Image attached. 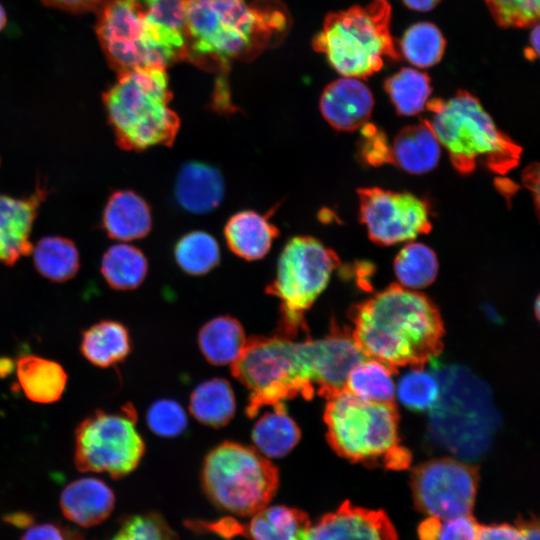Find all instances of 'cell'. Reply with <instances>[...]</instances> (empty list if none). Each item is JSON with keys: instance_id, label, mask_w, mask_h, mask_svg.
Instances as JSON below:
<instances>
[{"instance_id": "41", "label": "cell", "mask_w": 540, "mask_h": 540, "mask_svg": "<svg viewBox=\"0 0 540 540\" xmlns=\"http://www.w3.org/2000/svg\"><path fill=\"white\" fill-rule=\"evenodd\" d=\"M20 540H85V537L78 529L58 522H46L29 526Z\"/></svg>"}, {"instance_id": "51", "label": "cell", "mask_w": 540, "mask_h": 540, "mask_svg": "<svg viewBox=\"0 0 540 540\" xmlns=\"http://www.w3.org/2000/svg\"><path fill=\"white\" fill-rule=\"evenodd\" d=\"M7 22V15L4 7L0 4V32L3 30Z\"/></svg>"}, {"instance_id": "16", "label": "cell", "mask_w": 540, "mask_h": 540, "mask_svg": "<svg viewBox=\"0 0 540 540\" xmlns=\"http://www.w3.org/2000/svg\"><path fill=\"white\" fill-rule=\"evenodd\" d=\"M295 540H398V534L383 510L345 501L315 523L310 521Z\"/></svg>"}, {"instance_id": "7", "label": "cell", "mask_w": 540, "mask_h": 540, "mask_svg": "<svg viewBox=\"0 0 540 540\" xmlns=\"http://www.w3.org/2000/svg\"><path fill=\"white\" fill-rule=\"evenodd\" d=\"M440 394L431 408L429 431L442 447L475 459L489 447L499 417L487 386L458 366H435Z\"/></svg>"}, {"instance_id": "32", "label": "cell", "mask_w": 540, "mask_h": 540, "mask_svg": "<svg viewBox=\"0 0 540 540\" xmlns=\"http://www.w3.org/2000/svg\"><path fill=\"white\" fill-rule=\"evenodd\" d=\"M384 89L397 113L404 116L421 113L432 92L429 76L413 68H402L387 78Z\"/></svg>"}, {"instance_id": "43", "label": "cell", "mask_w": 540, "mask_h": 540, "mask_svg": "<svg viewBox=\"0 0 540 540\" xmlns=\"http://www.w3.org/2000/svg\"><path fill=\"white\" fill-rule=\"evenodd\" d=\"M478 540H525L518 526L507 523L480 527Z\"/></svg>"}, {"instance_id": "26", "label": "cell", "mask_w": 540, "mask_h": 540, "mask_svg": "<svg viewBox=\"0 0 540 540\" xmlns=\"http://www.w3.org/2000/svg\"><path fill=\"white\" fill-rule=\"evenodd\" d=\"M273 410L262 415L252 429V440L262 455L280 458L287 455L298 443L301 432L289 416L283 402L276 403Z\"/></svg>"}, {"instance_id": "24", "label": "cell", "mask_w": 540, "mask_h": 540, "mask_svg": "<svg viewBox=\"0 0 540 540\" xmlns=\"http://www.w3.org/2000/svg\"><path fill=\"white\" fill-rule=\"evenodd\" d=\"M15 369L22 392L32 402L51 404L65 391L68 375L56 361L25 354L17 359Z\"/></svg>"}, {"instance_id": "20", "label": "cell", "mask_w": 540, "mask_h": 540, "mask_svg": "<svg viewBox=\"0 0 540 540\" xmlns=\"http://www.w3.org/2000/svg\"><path fill=\"white\" fill-rule=\"evenodd\" d=\"M175 195L180 206L191 213L210 212L223 199V177L218 169L209 164L187 162L177 176Z\"/></svg>"}, {"instance_id": "27", "label": "cell", "mask_w": 540, "mask_h": 540, "mask_svg": "<svg viewBox=\"0 0 540 540\" xmlns=\"http://www.w3.org/2000/svg\"><path fill=\"white\" fill-rule=\"evenodd\" d=\"M246 342L242 325L230 316L210 320L198 334L202 354L215 365H232L242 354Z\"/></svg>"}, {"instance_id": "44", "label": "cell", "mask_w": 540, "mask_h": 540, "mask_svg": "<svg viewBox=\"0 0 540 540\" xmlns=\"http://www.w3.org/2000/svg\"><path fill=\"white\" fill-rule=\"evenodd\" d=\"M41 2L47 7L72 14H82L97 11L104 0H41Z\"/></svg>"}, {"instance_id": "28", "label": "cell", "mask_w": 540, "mask_h": 540, "mask_svg": "<svg viewBox=\"0 0 540 540\" xmlns=\"http://www.w3.org/2000/svg\"><path fill=\"white\" fill-rule=\"evenodd\" d=\"M190 412L203 424L220 427L233 417L236 402L228 381L213 378L199 384L190 396Z\"/></svg>"}, {"instance_id": "19", "label": "cell", "mask_w": 540, "mask_h": 540, "mask_svg": "<svg viewBox=\"0 0 540 540\" xmlns=\"http://www.w3.org/2000/svg\"><path fill=\"white\" fill-rule=\"evenodd\" d=\"M59 503L66 519L87 528L101 524L111 515L115 494L101 479L83 477L62 490Z\"/></svg>"}, {"instance_id": "6", "label": "cell", "mask_w": 540, "mask_h": 540, "mask_svg": "<svg viewBox=\"0 0 540 540\" xmlns=\"http://www.w3.org/2000/svg\"><path fill=\"white\" fill-rule=\"evenodd\" d=\"M327 400V438L338 455L392 470L409 466L411 453L400 443L399 415L393 402L363 400L345 389Z\"/></svg>"}, {"instance_id": "30", "label": "cell", "mask_w": 540, "mask_h": 540, "mask_svg": "<svg viewBox=\"0 0 540 540\" xmlns=\"http://www.w3.org/2000/svg\"><path fill=\"white\" fill-rule=\"evenodd\" d=\"M344 389L363 400L393 402V369L378 360L363 358L348 373Z\"/></svg>"}, {"instance_id": "31", "label": "cell", "mask_w": 540, "mask_h": 540, "mask_svg": "<svg viewBox=\"0 0 540 540\" xmlns=\"http://www.w3.org/2000/svg\"><path fill=\"white\" fill-rule=\"evenodd\" d=\"M32 249L37 271L48 280L64 282L76 275L79 269V253L69 239L45 237Z\"/></svg>"}, {"instance_id": "35", "label": "cell", "mask_w": 540, "mask_h": 540, "mask_svg": "<svg viewBox=\"0 0 540 540\" xmlns=\"http://www.w3.org/2000/svg\"><path fill=\"white\" fill-rule=\"evenodd\" d=\"M445 47L444 36L438 27L430 22L410 26L400 42L404 57L419 68L437 64L444 54Z\"/></svg>"}, {"instance_id": "40", "label": "cell", "mask_w": 540, "mask_h": 540, "mask_svg": "<svg viewBox=\"0 0 540 540\" xmlns=\"http://www.w3.org/2000/svg\"><path fill=\"white\" fill-rule=\"evenodd\" d=\"M480 527L471 514L445 519L438 540H478Z\"/></svg>"}, {"instance_id": "10", "label": "cell", "mask_w": 540, "mask_h": 540, "mask_svg": "<svg viewBox=\"0 0 540 540\" xmlns=\"http://www.w3.org/2000/svg\"><path fill=\"white\" fill-rule=\"evenodd\" d=\"M233 375L250 391L246 412L254 417L260 408L286 399L314 394L308 384L300 341L275 335L247 339L240 357L231 365Z\"/></svg>"}, {"instance_id": "5", "label": "cell", "mask_w": 540, "mask_h": 540, "mask_svg": "<svg viewBox=\"0 0 540 540\" xmlns=\"http://www.w3.org/2000/svg\"><path fill=\"white\" fill-rule=\"evenodd\" d=\"M426 120L454 168L469 174L478 165L505 175L520 161L521 147L495 125L471 93L459 90L448 100L433 98L426 104Z\"/></svg>"}, {"instance_id": "25", "label": "cell", "mask_w": 540, "mask_h": 540, "mask_svg": "<svg viewBox=\"0 0 540 540\" xmlns=\"http://www.w3.org/2000/svg\"><path fill=\"white\" fill-rule=\"evenodd\" d=\"M130 351V334L118 321L101 320L82 332L80 352L96 367L114 366L122 362Z\"/></svg>"}, {"instance_id": "37", "label": "cell", "mask_w": 540, "mask_h": 540, "mask_svg": "<svg viewBox=\"0 0 540 540\" xmlns=\"http://www.w3.org/2000/svg\"><path fill=\"white\" fill-rule=\"evenodd\" d=\"M109 540H178V537L160 513L145 512L123 518Z\"/></svg>"}, {"instance_id": "46", "label": "cell", "mask_w": 540, "mask_h": 540, "mask_svg": "<svg viewBox=\"0 0 540 540\" xmlns=\"http://www.w3.org/2000/svg\"><path fill=\"white\" fill-rule=\"evenodd\" d=\"M517 526L522 531L525 540H539V523L536 518L520 519Z\"/></svg>"}, {"instance_id": "45", "label": "cell", "mask_w": 540, "mask_h": 540, "mask_svg": "<svg viewBox=\"0 0 540 540\" xmlns=\"http://www.w3.org/2000/svg\"><path fill=\"white\" fill-rule=\"evenodd\" d=\"M442 520L437 517L427 516L417 529L419 540H438Z\"/></svg>"}, {"instance_id": "9", "label": "cell", "mask_w": 540, "mask_h": 540, "mask_svg": "<svg viewBox=\"0 0 540 540\" xmlns=\"http://www.w3.org/2000/svg\"><path fill=\"white\" fill-rule=\"evenodd\" d=\"M201 479L215 507L240 517L265 508L279 485L278 469L267 457L235 442H224L209 452Z\"/></svg>"}, {"instance_id": "17", "label": "cell", "mask_w": 540, "mask_h": 540, "mask_svg": "<svg viewBox=\"0 0 540 540\" xmlns=\"http://www.w3.org/2000/svg\"><path fill=\"white\" fill-rule=\"evenodd\" d=\"M373 94L362 81L342 77L323 90L319 107L324 119L338 131H355L363 127L372 114Z\"/></svg>"}, {"instance_id": "14", "label": "cell", "mask_w": 540, "mask_h": 540, "mask_svg": "<svg viewBox=\"0 0 540 540\" xmlns=\"http://www.w3.org/2000/svg\"><path fill=\"white\" fill-rule=\"evenodd\" d=\"M358 197L361 221L379 245L413 240L432 228L427 202L411 193L372 187L359 189Z\"/></svg>"}, {"instance_id": "29", "label": "cell", "mask_w": 540, "mask_h": 540, "mask_svg": "<svg viewBox=\"0 0 540 540\" xmlns=\"http://www.w3.org/2000/svg\"><path fill=\"white\" fill-rule=\"evenodd\" d=\"M148 271V262L141 250L129 244H115L103 255L101 273L107 284L116 290H132L140 286Z\"/></svg>"}, {"instance_id": "34", "label": "cell", "mask_w": 540, "mask_h": 540, "mask_svg": "<svg viewBox=\"0 0 540 540\" xmlns=\"http://www.w3.org/2000/svg\"><path fill=\"white\" fill-rule=\"evenodd\" d=\"M174 257L178 266L191 275H203L220 261V249L216 239L204 231H192L183 235L175 245Z\"/></svg>"}, {"instance_id": "15", "label": "cell", "mask_w": 540, "mask_h": 540, "mask_svg": "<svg viewBox=\"0 0 540 540\" xmlns=\"http://www.w3.org/2000/svg\"><path fill=\"white\" fill-rule=\"evenodd\" d=\"M310 523L306 512L284 505L266 506L242 523L232 517L217 520H188L186 526L197 532H209L225 539L243 536L249 540H295Z\"/></svg>"}, {"instance_id": "39", "label": "cell", "mask_w": 540, "mask_h": 540, "mask_svg": "<svg viewBox=\"0 0 540 540\" xmlns=\"http://www.w3.org/2000/svg\"><path fill=\"white\" fill-rule=\"evenodd\" d=\"M147 424L159 436L174 437L187 427V415L176 401L162 399L148 409Z\"/></svg>"}, {"instance_id": "33", "label": "cell", "mask_w": 540, "mask_h": 540, "mask_svg": "<svg viewBox=\"0 0 540 540\" xmlns=\"http://www.w3.org/2000/svg\"><path fill=\"white\" fill-rule=\"evenodd\" d=\"M438 267L435 252L427 245L416 242L404 246L394 260L399 285L410 290L430 285L436 279Z\"/></svg>"}, {"instance_id": "12", "label": "cell", "mask_w": 540, "mask_h": 540, "mask_svg": "<svg viewBox=\"0 0 540 540\" xmlns=\"http://www.w3.org/2000/svg\"><path fill=\"white\" fill-rule=\"evenodd\" d=\"M145 451L133 409L120 413L97 410L76 428L74 461L83 472L122 478L136 469Z\"/></svg>"}, {"instance_id": "3", "label": "cell", "mask_w": 540, "mask_h": 540, "mask_svg": "<svg viewBox=\"0 0 540 540\" xmlns=\"http://www.w3.org/2000/svg\"><path fill=\"white\" fill-rule=\"evenodd\" d=\"M283 8L246 0H189L186 59L203 69H228L252 57L287 28Z\"/></svg>"}, {"instance_id": "8", "label": "cell", "mask_w": 540, "mask_h": 540, "mask_svg": "<svg viewBox=\"0 0 540 540\" xmlns=\"http://www.w3.org/2000/svg\"><path fill=\"white\" fill-rule=\"evenodd\" d=\"M391 15L386 0L331 12L313 39V48L342 76L367 78L383 67L385 59L401 58L391 35Z\"/></svg>"}, {"instance_id": "42", "label": "cell", "mask_w": 540, "mask_h": 540, "mask_svg": "<svg viewBox=\"0 0 540 540\" xmlns=\"http://www.w3.org/2000/svg\"><path fill=\"white\" fill-rule=\"evenodd\" d=\"M369 132L363 133L368 139L363 143V155L366 161L373 165L390 162L389 145L380 133H377L374 127L369 125Z\"/></svg>"}, {"instance_id": "1", "label": "cell", "mask_w": 540, "mask_h": 540, "mask_svg": "<svg viewBox=\"0 0 540 540\" xmlns=\"http://www.w3.org/2000/svg\"><path fill=\"white\" fill-rule=\"evenodd\" d=\"M352 338L364 356L393 370L420 366L442 349L439 310L425 295L393 284L356 305Z\"/></svg>"}, {"instance_id": "38", "label": "cell", "mask_w": 540, "mask_h": 540, "mask_svg": "<svg viewBox=\"0 0 540 540\" xmlns=\"http://www.w3.org/2000/svg\"><path fill=\"white\" fill-rule=\"evenodd\" d=\"M498 25L505 28H527L538 23L539 0H485Z\"/></svg>"}, {"instance_id": "36", "label": "cell", "mask_w": 540, "mask_h": 540, "mask_svg": "<svg viewBox=\"0 0 540 540\" xmlns=\"http://www.w3.org/2000/svg\"><path fill=\"white\" fill-rule=\"evenodd\" d=\"M395 392L405 407L424 411L431 409L437 402L440 386L434 373L423 368H413L400 378Z\"/></svg>"}, {"instance_id": "22", "label": "cell", "mask_w": 540, "mask_h": 540, "mask_svg": "<svg viewBox=\"0 0 540 540\" xmlns=\"http://www.w3.org/2000/svg\"><path fill=\"white\" fill-rule=\"evenodd\" d=\"M278 234V228L267 215L253 210L237 212L229 218L224 228V236L230 250L250 261L263 258Z\"/></svg>"}, {"instance_id": "50", "label": "cell", "mask_w": 540, "mask_h": 540, "mask_svg": "<svg viewBox=\"0 0 540 540\" xmlns=\"http://www.w3.org/2000/svg\"><path fill=\"white\" fill-rule=\"evenodd\" d=\"M15 367L10 358L0 357V377L9 375Z\"/></svg>"}, {"instance_id": "11", "label": "cell", "mask_w": 540, "mask_h": 540, "mask_svg": "<svg viewBox=\"0 0 540 540\" xmlns=\"http://www.w3.org/2000/svg\"><path fill=\"white\" fill-rule=\"evenodd\" d=\"M338 255L311 236H295L283 247L276 274L266 292L280 302L279 335L295 338L304 327V314L326 288L339 266Z\"/></svg>"}, {"instance_id": "52", "label": "cell", "mask_w": 540, "mask_h": 540, "mask_svg": "<svg viewBox=\"0 0 540 540\" xmlns=\"http://www.w3.org/2000/svg\"><path fill=\"white\" fill-rule=\"evenodd\" d=\"M535 308H536L535 313H536V315H538V313H539V301H538V299L535 302Z\"/></svg>"}, {"instance_id": "2", "label": "cell", "mask_w": 540, "mask_h": 540, "mask_svg": "<svg viewBox=\"0 0 540 540\" xmlns=\"http://www.w3.org/2000/svg\"><path fill=\"white\" fill-rule=\"evenodd\" d=\"M188 2L104 0L95 32L110 67L118 74L185 60Z\"/></svg>"}, {"instance_id": "23", "label": "cell", "mask_w": 540, "mask_h": 540, "mask_svg": "<svg viewBox=\"0 0 540 540\" xmlns=\"http://www.w3.org/2000/svg\"><path fill=\"white\" fill-rule=\"evenodd\" d=\"M103 226L107 234L116 240L132 241L143 238L152 226L150 207L133 191H116L105 206Z\"/></svg>"}, {"instance_id": "48", "label": "cell", "mask_w": 540, "mask_h": 540, "mask_svg": "<svg viewBox=\"0 0 540 540\" xmlns=\"http://www.w3.org/2000/svg\"><path fill=\"white\" fill-rule=\"evenodd\" d=\"M539 48V25L538 23L534 25L531 35H530V46L525 50V56L533 60L538 55Z\"/></svg>"}, {"instance_id": "4", "label": "cell", "mask_w": 540, "mask_h": 540, "mask_svg": "<svg viewBox=\"0 0 540 540\" xmlns=\"http://www.w3.org/2000/svg\"><path fill=\"white\" fill-rule=\"evenodd\" d=\"M171 100L165 68L143 67L118 73L115 83L103 94L117 144L133 151L171 146L180 128Z\"/></svg>"}, {"instance_id": "47", "label": "cell", "mask_w": 540, "mask_h": 540, "mask_svg": "<svg viewBox=\"0 0 540 540\" xmlns=\"http://www.w3.org/2000/svg\"><path fill=\"white\" fill-rule=\"evenodd\" d=\"M4 520L18 528H28L33 524V516L26 512H14L4 516Z\"/></svg>"}, {"instance_id": "21", "label": "cell", "mask_w": 540, "mask_h": 540, "mask_svg": "<svg viewBox=\"0 0 540 540\" xmlns=\"http://www.w3.org/2000/svg\"><path fill=\"white\" fill-rule=\"evenodd\" d=\"M389 150L390 163L414 175L434 169L441 154L440 143L426 120L401 129Z\"/></svg>"}, {"instance_id": "49", "label": "cell", "mask_w": 540, "mask_h": 540, "mask_svg": "<svg viewBox=\"0 0 540 540\" xmlns=\"http://www.w3.org/2000/svg\"><path fill=\"white\" fill-rule=\"evenodd\" d=\"M404 4L416 11H428L433 9L441 0H402Z\"/></svg>"}, {"instance_id": "13", "label": "cell", "mask_w": 540, "mask_h": 540, "mask_svg": "<svg viewBox=\"0 0 540 540\" xmlns=\"http://www.w3.org/2000/svg\"><path fill=\"white\" fill-rule=\"evenodd\" d=\"M478 484L475 466L449 457L424 462L411 474L416 509L440 520L471 514Z\"/></svg>"}, {"instance_id": "18", "label": "cell", "mask_w": 540, "mask_h": 540, "mask_svg": "<svg viewBox=\"0 0 540 540\" xmlns=\"http://www.w3.org/2000/svg\"><path fill=\"white\" fill-rule=\"evenodd\" d=\"M44 190L28 198L0 194V262L11 265L32 251L30 234Z\"/></svg>"}]
</instances>
